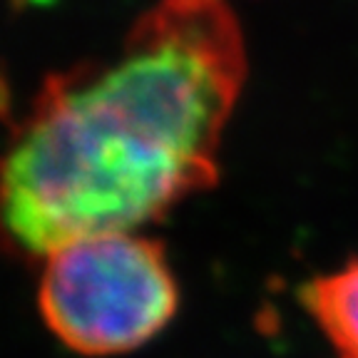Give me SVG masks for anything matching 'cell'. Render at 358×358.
<instances>
[{
  "label": "cell",
  "mask_w": 358,
  "mask_h": 358,
  "mask_svg": "<svg viewBox=\"0 0 358 358\" xmlns=\"http://www.w3.org/2000/svg\"><path fill=\"white\" fill-rule=\"evenodd\" d=\"M246 80L227 0H157L107 60L45 80L3 167L17 252L134 231L219 177L224 127Z\"/></svg>",
  "instance_id": "6da1fadb"
},
{
  "label": "cell",
  "mask_w": 358,
  "mask_h": 358,
  "mask_svg": "<svg viewBox=\"0 0 358 358\" xmlns=\"http://www.w3.org/2000/svg\"><path fill=\"white\" fill-rule=\"evenodd\" d=\"M177 303L164 246L132 231L67 241L43 257V321L83 356H117L145 346L172 321Z\"/></svg>",
  "instance_id": "7a4b0ae2"
},
{
  "label": "cell",
  "mask_w": 358,
  "mask_h": 358,
  "mask_svg": "<svg viewBox=\"0 0 358 358\" xmlns=\"http://www.w3.org/2000/svg\"><path fill=\"white\" fill-rule=\"evenodd\" d=\"M301 301L338 358H358V259L311 279Z\"/></svg>",
  "instance_id": "3957f363"
}]
</instances>
